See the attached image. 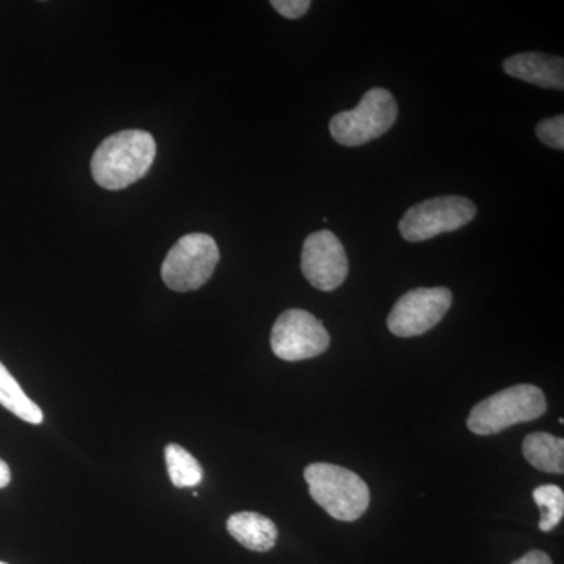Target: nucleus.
<instances>
[{
    "instance_id": "10",
    "label": "nucleus",
    "mask_w": 564,
    "mask_h": 564,
    "mask_svg": "<svg viewBox=\"0 0 564 564\" xmlns=\"http://www.w3.org/2000/svg\"><path fill=\"white\" fill-rule=\"evenodd\" d=\"M503 70L508 76L538 85V87L563 90L564 88V62L562 57L540 54V52H527V54L513 55L503 62Z\"/></svg>"
},
{
    "instance_id": "14",
    "label": "nucleus",
    "mask_w": 564,
    "mask_h": 564,
    "mask_svg": "<svg viewBox=\"0 0 564 564\" xmlns=\"http://www.w3.org/2000/svg\"><path fill=\"white\" fill-rule=\"evenodd\" d=\"M165 459L170 480L176 488H193L202 484L204 477L202 464L180 444L166 445Z\"/></svg>"
},
{
    "instance_id": "20",
    "label": "nucleus",
    "mask_w": 564,
    "mask_h": 564,
    "mask_svg": "<svg viewBox=\"0 0 564 564\" xmlns=\"http://www.w3.org/2000/svg\"><path fill=\"white\" fill-rule=\"evenodd\" d=\"M0 564H9V563H3V562H0Z\"/></svg>"
},
{
    "instance_id": "11",
    "label": "nucleus",
    "mask_w": 564,
    "mask_h": 564,
    "mask_svg": "<svg viewBox=\"0 0 564 564\" xmlns=\"http://www.w3.org/2000/svg\"><path fill=\"white\" fill-rule=\"evenodd\" d=\"M228 532L248 551H272L278 540V529L272 519L252 511L232 514L228 519Z\"/></svg>"
},
{
    "instance_id": "15",
    "label": "nucleus",
    "mask_w": 564,
    "mask_h": 564,
    "mask_svg": "<svg viewBox=\"0 0 564 564\" xmlns=\"http://www.w3.org/2000/svg\"><path fill=\"white\" fill-rule=\"evenodd\" d=\"M533 500L541 511L540 529L551 532L562 522L564 516V492L555 485L538 486L533 491Z\"/></svg>"
},
{
    "instance_id": "13",
    "label": "nucleus",
    "mask_w": 564,
    "mask_h": 564,
    "mask_svg": "<svg viewBox=\"0 0 564 564\" xmlns=\"http://www.w3.org/2000/svg\"><path fill=\"white\" fill-rule=\"evenodd\" d=\"M0 404L24 422L33 425L43 422L44 415L39 404L29 399L28 393L22 391L20 383L14 380L13 375L2 362H0Z\"/></svg>"
},
{
    "instance_id": "6",
    "label": "nucleus",
    "mask_w": 564,
    "mask_h": 564,
    "mask_svg": "<svg viewBox=\"0 0 564 564\" xmlns=\"http://www.w3.org/2000/svg\"><path fill=\"white\" fill-rule=\"evenodd\" d=\"M475 214L477 207L464 196H437L408 209L399 229L406 242H425L440 234L463 228L474 220Z\"/></svg>"
},
{
    "instance_id": "3",
    "label": "nucleus",
    "mask_w": 564,
    "mask_h": 564,
    "mask_svg": "<svg viewBox=\"0 0 564 564\" xmlns=\"http://www.w3.org/2000/svg\"><path fill=\"white\" fill-rule=\"evenodd\" d=\"M545 411L547 402L538 386L518 384L494 393L474 406L467 419V429L478 436H489L518 423L536 421Z\"/></svg>"
},
{
    "instance_id": "1",
    "label": "nucleus",
    "mask_w": 564,
    "mask_h": 564,
    "mask_svg": "<svg viewBox=\"0 0 564 564\" xmlns=\"http://www.w3.org/2000/svg\"><path fill=\"white\" fill-rule=\"evenodd\" d=\"M158 147L150 132L131 129L107 137L91 159L96 184L107 191H122L147 176Z\"/></svg>"
},
{
    "instance_id": "7",
    "label": "nucleus",
    "mask_w": 564,
    "mask_h": 564,
    "mask_svg": "<svg viewBox=\"0 0 564 564\" xmlns=\"http://www.w3.org/2000/svg\"><path fill=\"white\" fill-rule=\"evenodd\" d=\"M329 333L313 314L303 310H289L274 322L272 350L282 361L296 362L313 359L328 350Z\"/></svg>"
},
{
    "instance_id": "12",
    "label": "nucleus",
    "mask_w": 564,
    "mask_h": 564,
    "mask_svg": "<svg viewBox=\"0 0 564 564\" xmlns=\"http://www.w3.org/2000/svg\"><path fill=\"white\" fill-rule=\"evenodd\" d=\"M522 452L527 462L541 473L563 474L564 441L563 437L549 433H533L525 437Z\"/></svg>"
},
{
    "instance_id": "18",
    "label": "nucleus",
    "mask_w": 564,
    "mask_h": 564,
    "mask_svg": "<svg viewBox=\"0 0 564 564\" xmlns=\"http://www.w3.org/2000/svg\"><path fill=\"white\" fill-rule=\"evenodd\" d=\"M513 564H554L552 563L551 556L545 554L543 551H530L527 552L522 558L516 560Z\"/></svg>"
},
{
    "instance_id": "5",
    "label": "nucleus",
    "mask_w": 564,
    "mask_h": 564,
    "mask_svg": "<svg viewBox=\"0 0 564 564\" xmlns=\"http://www.w3.org/2000/svg\"><path fill=\"white\" fill-rule=\"evenodd\" d=\"M220 262V250L214 237L193 232L173 245L162 263V280L176 292H191L210 280Z\"/></svg>"
},
{
    "instance_id": "16",
    "label": "nucleus",
    "mask_w": 564,
    "mask_h": 564,
    "mask_svg": "<svg viewBox=\"0 0 564 564\" xmlns=\"http://www.w3.org/2000/svg\"><path fill=\"white\" fill-rule=\"evenodd\" d=\"M538 139L554 150H564V117L558 115L555 118L543 120L536 126Z\"/></svg>"
},
{
    "instance_id": "4",
    "label": "nucleus",
    "mask_w": 564,
    "mask_h": 564,
    "mask_svg": "<svg viewBox=\"0 0 564 564\" xmlns=\"http://www.w3.org/2000/svg\"><path fill=\"white\" fill-rule=\"evenodd\" d=\"M399 107L392 93L372 88L352 110L340 111L329 121V132L343 147H362L380 139L395 124Z\"/></svg>"
},
{
    "instance_id": "17",
    "label": "nucleus",
    "mask_w": 564,
    "mask_h": 564,
    "mask_svg": "<svg viewBox=\"0 0 564 564\" xmlns=\"http://www.w3.org/2000/svg\"><path fill=\"white\" fill-rule=\"evenodd\" d=\"M270 6L273 7L281 17L288 18V20H299L304 17L310 10V0H272Z\"/></svg>"
},
{
    "instance_id": "9",
    "label": "nucleus",
    "mask_w": 564,
    "mask_h": 564,
    "mask_svg": "<svg viewBox=\"0 0 564 564\" xmlns=\"http://www.w3.org/2000/svg\"><path fill=\"white\" fill-rule=\"evenodd\" d=\"M302 270L318 291L340 288L348 276V259L339 237L332 231L311 234L303 245Z\"/></svg>"
},
{
    "instance_id": "19",
    "label": "nucleus",
    "mask_w": 564,
    "mask_h": 564,
    "mask_svg": "<svg viewBox=\"0 0 564 564\" xmlns=\"http://www.w3.org/2000/svg\"><path fill=\"white\" fill-rule=\"evenodd\" d=\"M11 481V470L9 464L0 459V489L7 488Z\"/></svg>"
},
{
    "instance_id": "2",
    "label": "nucleus",
    "mask_w": 564,
    "mask_h": 564,
    "mask_svg": "<svg viewBox=\"0 0 564 564\" xmlns=\"http://www.w3.org/2000/svg\"><path fill=\"white\" fill-rule=\"evenodd\" d=\"M304 480L315 502L337 521H356L369 508V486L345 467L314 463L304 469Z\"/></svg>"
},
{
    "instance_id": "8",
    "label": "nucleus",
    "mask_w": 564,
    "mask_h": 564,
    "mask_svg": "<svg viewBox=\"0 0 564 564\" xmlns=\"http://www.w3.org/2000/svg\"><path fill=\"white\" fill-rule=\"evenodd\" d=\"M454 295L447 288H421L404 293L388 317L389 332L415 337L433 329L451 310Z\"/></svg>"
}]
</instances>
